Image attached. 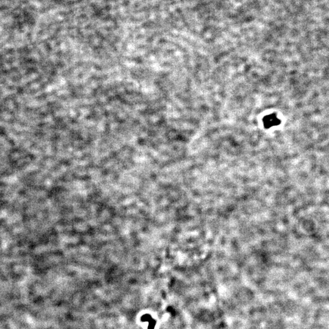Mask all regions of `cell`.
Wrapping results in <instances>:
<instances>
[{"label":"cell","instance_id":"6da1fadb","mask_svg":"<svg viewBox=\"0 0 329 329\" xmlns=\"http://www.w3.org/2000/svg\"><path fill=\"white\" fill-rule=\"evenodd\" d=\"M278 120L273 115L267 117L266 118V123L265 124L267 125H269L270 126H271L273 125H277L278 123Z\"/></svg>","mask_w":329,"mask_h":329}]
</instances>
